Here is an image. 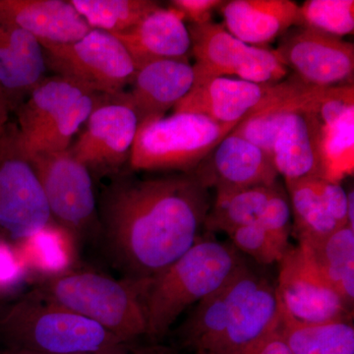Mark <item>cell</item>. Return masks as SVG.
<instances>
[{"mask_svg": "<svg viewBox=\"0 0 354 354\" xmlns=\"http://www.w3.org/2000/svg\"><path fill=\"white\" fill-rule=\"evenodd\" d=\"M209 208L193 174L118 176L102 193L100 232L125 279L150 281L199 241Z\"/></svg>", "mask_w": 354, "mask_h": 354, "instance_id": "1", "label": "cell"}, {"mask_svg": "<svg viewBox=\"0 0 354 354\" xmlns=\"http://www.w3.org/2000/svg\"><path fill=\"white\" fill-rule=\"evenodd\" d=\"M0 342L28 354L97 353L129 344L35 288L0 304Z\"/></svg>", "mask_w": 354, "mask_h": 354, "instance_id": "2", "label": "cell"}, {"mask_svg": "<svg viewBox=\"0 0 354 354\" xmlns=\"http://www.w3.org/2000/svg\"><path fill=\"white\" fill-rule=\"evenodd\" d=\"M244 261L232 244L200 237L187 252L149 281L147 335L164 337L186 309L218 290Z\"/></svg>", "mask_w": 354, "mask_h": 354, "instance_id": "3", "label": "cell"}, {"mask_svg": "<svg viewBox=\"0 0 354 354\" xmlns=\"http://www.w3.org/2000/svg\"><path fill=\"white\" fill-rule=\"evenodd\" d=\"M149 281L114 279L92 271L48 274L35 290L65 308L94 321L124 342L147 335L145 295Z\"/></svg>", "mask_w": 354, "mask_h": 354, "instance_id": "4", "label": "cell"}, {"mask_svg": "<svg viewBox=\"0 0 354 354\" xmlns=\"http://www.w3.org/2000/svg\"><path fill=\"white\" fill-rule=\"evenodd\" d=\"M234 128L187 113L143 121L133 144L130 167L134 171L192 174Z\"/></svg>", "mask_w": 354, "mask_h": 354, "instance_id": "5", "label": "cell"}, {"mask_svg": "<svg viewBox=\"0 0 354 354\" xmlns=\"http://www.w3.org/2000/svg\"><path fill=\"white\" fill-rule=\"evenodd\" d=\"M53 223L38 177L21 148L17 124L9 123L0 137V242L25 244Z\"/></svg>", "mask_w": 354, "mask_h": 354, "instance_id": "6", "label": "cell"}, {"mask_svg": "<svg viewBox=\"0 0 354 354\" xmlns=\"http://www.w3.org/2000/svg\"><path fill=\"white\" fill-rule=\"evenodd\" d=\"M46 68L91 94L113 95L131 85L136 65L122 43L109 32L91 30L66 44L44 46Z\"/></svg>", "mask_w": 354, "mask_h": 354, "instance_id": "7", "label": "cell"}, {"mask_svg": "<svg viewBox=\"0 0 354 354\" xmlns=\"http://www.w3.org/2000/svg\"><path fill=\"white\" fill-rule=\"evenodd\" d=\"M48 202L51 220L72 237L100 230L94 183L87 167L68 150L28 157Z\"/></svg>", "mask_w": 354, "mask_h": 354, "instance_id": "8", "label": "cell"}, {"mask_svg": "<svg viewBox=\"0 0 354 354\" xmlns=\"http://www.w3.org/2000/svg\"><path fill=\"white\" fill-rule=\"evenodd\" d=\"M139 124L127 92L102 95L70 153L92 176H118L129 162Z\"/></svg>", "mask_w": 354, "mask_h": 354, "instance_id": "9", "label": "cell"}, {"mask_svg": "<svg viewBox=\"0 0 354 354\" xmlns=\"http://www.w3.org/2000/svg\"><path fill=\"white\" fill-rule=\"evenodd\" d=\"M188 30L198 75L236 76L260 84L279 83L288 76V69L276 50L249 46L223 25L209 22L190 25Z\"/></svg>", "mask_w": 354, "mask_h": 354, "instance_id": "10", "label": "cell"}, {"mask_svg": "<svg viewBox=\"0 0 354 354\" xmlns=\"http://www.w3.org/2000/svg\"><path fill=\"white\" fill-rule=\"evenodd\" d=\"M279 264L277 293L286 313L304 322L351 321V307L325 278L308 247L290 246Z\"/></svg>", "mask_w": 354, "mask_h": 354, "instance_id": "11", "label": "cell"}, {"mask_svg": "<svg viewBox=\"0 0 354 354\" xmlns=\"http://www.w3.org/2000/svg\"><path fill=\"white\" fill-rule=\"evenodd\" d=\"M274 50L286 68L311 87L353 84L354 46L342 38L298 26L279 38Z\"/></svg>", "mask_w": 354, "mask_h": 354, "instance_id": "12", "label": "cell"}, {"mask_svg": "<svg viewBox=\"0 0 354 354\" xmlns=\"http://www.w3.org/2000/svg\"><path fill=\"white\" fill-rule=\"evenodd\" d=\"M283 84V80L276 84H260L230 77L197 74L194 87L174 106V113L201 114L220 124L236 127L278 94Z\"/></svg>", "mask_w": 354, "mask_h": 354, "instance_id": "13", "label": "cell"}, {"mask_svg": "<svg viewBox=\"0 0 354 354\" xmlns=\"http://www.w3.org/2000/svg\"><path fill=\"white\" fill-rule=\"evenodd\" d=\"M267 277L244 261L218 290L198 302L179 329L183 346L206 353Z\"/></svg>", "mask_w": 354, "mask_h": 354, "instance_id": "14", "label": "cell"}, {"mask_svg": "<svg viewBox=\"0 0 354 354\" xmlns=\"http://www.w3.org/2000/svg\"><path fill=\"white\" fill-rule=\"evenodd\" d=\"M192 174L207 189L214 187L216 192L272 185L279 176L269 153L232 131Z\"/></svg>", "mask_w": 354, "mask_h": 354, "instance_id": "15", "label": "cell"}, {"mask_svg": "<svg viewBox=\"0 0 354 354\" xmlns=\"http://www.w3.org/2000/svg\"><path fill=\"white\" fill-rule=\"evenodd\" d=\"M196 79L194 65L187 58L155 60L136 70L127 99L140 123L162 118L189 94Z\"/></svg>", "mask_w": 354, "mask_h": 354, "instance_id": "16", "label": "cell"}, {"mask_svg": "<svg viewBox=\"0 0 354 354\" xmlns=\"http://www.w3.org/2000/svg\"><path fill=\"white\" fill-rule=\"evenodd\" d=\"M315 97L288 114L274 137L272 160L286 183L323 177L320 124L310 106Z\"/></svg>", "mask_w": 354, "mask_h": 354, "instance_id": "17", "label": "cell"}, {"mask_svg": "<svg viewBox=\"0 0 354 354\" xmlns=\"http://www.w3.org/2000/svg\"><path fill=\"white\" fill-rule=\"evenodd\" d=\"M0 18L24 30L41 46L73 43L92 30L64 0H0Z\"/></svg>", "mask_w": 354, "mask_h": 354, "instance_id": "18", "label": "cell"}, {"mask_svg": "<svg viewBox=\"0 0 354 354\" xmlns=\"http://www.w3.org/2000/svg\"><path fill=\"white\" fill-rule=\"evenodd\" d=\"M113 36L125 46L137 69L155 60L189 59L192 55L189 30L183 16L171 6L158 7L131 29Z\"/></svg>", "mask_w": 354, "mask_h": 354, "instance_id": "19", "label": "cell"}, {"mask_svg": "<svg viewBox=\"0 0 354 354\" xmlns=\"http://www.w3.org/2000/svg\"><path fill=\"white\" fill-rule=\"evenodd\" d=\"M221 12L232 36L259 48H268L299 23V6L291 0H230Z\"/></svg>", "mask_w": 354, "mask_h": 354, "instance_id": "20", "label": "cell"}, {"mask_svg": "<svg viewBox=\"0 0 354 354\" xmlns=\"http://www.w3.org/2000/svg\"><path fill=\"white\" fill-rule=\"evenodd\" d=\"M281 305L269 277L242 305L206 354H246L279 329Z\"/></svg>", "mask_w": 354, "mask_h": 354, "instance_id": "21", "label": "cell"}, {"mask_svg": "<svg viewBox=\"0 0 354 354\" xmlns=\"http://www.w3.org/2000/svg\"><path fill=\"white\" fill-rule=\"evenodd\" d=\"M46 70L41 44L24 30L0 18V86L12 111L43 80Z\"/></svg>", "mask_w": 354, "mask_h": 354, "instance_id": "22", "label": "cell"}, {"mask_svg": "<svg viewBox=\"0 0 354 354\" xmlns=\"http://www.w3.org/2000/svg\"><path fill=\"white\" fill-rule=\"evenodd\" d=\"M321 88L306 85L297 76L283 80L278 94L247 116L232 132L263 149L272 157L274 137L286 116L311 101Z\"/></svg>", "mask_w": 354, "mask_h": 354, "instance_id": "23", "label": "cell"}, {"mask_svg": "<svg viewBox=\"0 0 354 354\" xmlns=\"http://www.w3.org/2000/svg\"><path fill=\"white\" fill-rule=\"evenodd\" d=\"M279 330L291 354H354L351 321L304 322L281 308Z\"/></svg>", "mask_w": 354, "mask_h": 354, "instance_id": "24", "label": "cell"}, {"mask_svg": "<svg viewBox=\"0 0 354 354\" xmlns=\"http://www.w3.org/2000/svg\"><path fill=\"white\" fill-rule=\"evenodd\" d=\"M279 183L216 192L204 227L209 232L230 234L259 220Z\"/></svg>", "mask_w": 354, "mask_h": 354, "instance_id": "25", "label": "cell"}, {"mask_svg": "<svg viewBox=\"0 0 354 354\" xmlns=\"http://www.w3.org/2000/svg\"><path fill=\"white\" fill-rule=\"evenodd\" d=\"M85 94L91 93L64 77H44L16 109L19 138H29L69 102Z\"/></svg>", "mask_w": 354, "mask_h": 354, "instance_id": "26", "label": "cell"}, {"mask_svg": "<svg viewBox=\"0 0 354 354\" xmlns=\"http://www.w3.org/2000/svg\"><path fill=\"white\" fill-rule=\"evenodd\" d=\"M304 244V243H300ZM317 265L351 308L354 300V228H339L315 244L307 245Z\"/></svg>", "mask_w": 354, "mask_h": 354, "instance_id": "27", "label": "cell"}, {"mask_svg": "<svg viewBox=\"0 0 354 354\" xmlns=\"http://www.w3.org/2000/svg\"><path fill=\"white\" fill-rule=\"evenodd\" d=\"M102 95L85 94L77 97L53 116L41 129L25 140L19 138L27 157L36 153H55L68 150L72 139L85 125Z\"/></svg>", "mask_w": 354, "mask_h": 354, "instance_id": "28", "label": "cell"}, {"mask_svg": "<svg viewBox=\"0 0 354 354\" xmlns=\"http://www.w3.org/2000/svg\"><path fill=\"white\" fill-rule=\"evenodd\" d=\"M93 30L120 34L160 7L153 0H69Z\"/></svg>", "mask_w": 354, "mask_h": 354, "instance_id": "29", "label": "cell"}, {"mask_svg": "<svg viewBox=\"0 0 354 354\" xmlns=\"http://www.w3.org/2000/svg\"><path fill=\"white\" fill-rule=\"evenodd\" d=\"M286 184L299 243L315 244L341 228L324 207L309 179Z\"/></svg>", "mask_w": 354, "mask_h": 354, "instance_id": "30", "label": "cell"}, {"mask_svg": "<svg viewBox=\"0 0 354 354\" xmlns=\"http://www.w3.org/2000/svg\"><path fill=\"white\" fill-rule=\"evenodd\" d=\"M323 178L341 183L354 169V109L320 127Z\"/></svg>", "mask_w": 354, "mask_h": 354, "instance_id": "31", "label": "cell"}, {"mask_svg": "<svg viewBox=\"0 0 354 354\" xmlns=\"http://www.w3.org/2000/svg\"><path fill=\"white\" fill-rule=\"evenodd\" d=\"M297 26L342 38L354 31L353 0H308L299 6Z\"/></svg>", "mask_w": 354, "mask_h": 354, "instance_id": "32", "label": "cell"}, {"mask_svg": "<svg viewBox=\"0 0 354 354\" xmlns=\"http://www.w3.org/2000/svg\"><path fill=\"white\" fill-rule=\"evenodd\" d=\"M227 235L239 252L247 254L260 265L279 263L290 247L272 236L257 223L237 228Z\"/></svg>", "mask_w": 354, "mask_h": 354, "instance_id": "33", "label": "cell"}, {"mask_svg": "<svg viewBox=\"0 0 354 354\" xmlns=\"http://www.w3.org/2000/svg\"><path fill=\"white\" fill-rule=\"evenodd\" d=\"M310 106L320 127L334 122L354 109L353 84L321 88Z\"/></svg>", "mask_w": 354, "mask_h": 354, "instance_id": "34", "label": "cell"}, {"mask_svg": "<svg viewBox=\"0 0 354 354\" xmlns=\"http://www.w3.org/2000/svg\"><path fill=\"white\" fill-rule=\"evenodd\" d=\"M290 216V200L286 191L279 184L259 220L256 223H259L261 227L279 241L290 244L288 239L291 232Z\"/></svg>", "mask_w": 354, "mask_h": 354, "instance_id": "35", "label": "cell"}, {"mask_svg": "<svg viewBox=\"0 0 354 354\" xmlns=\"http://www.w3.org/2000/svg\"><path fill=\"white\" fill-rule=\"evenodd\" d=\"M309 181L324 207L337 225L341 227L348 225V192L342 187L341 183H332L323 177L309 179Z\"/></svg>", "mask_w": 354, "mask_h": 354, "instance_id": "36", "label": "cell"}, {"mask_svg": "<svg viewBox=\"0 0 354 354\" xmlns=\"http://www.w3.org/2000/svg\"><path fill=\"white\" fill-rule=\"evenodd\" d=\"M221 0H172L169 6L180 14L183 20L191 25H203L212 22V14L216 7L223 6Z\"/></svg>", "mask_w": 354, "mask_h": 354, "instance_id": "37", "label": "cell"}, {"mask_svg": "<svg viewBox=\"0 0 354 354\" xmlns=\"http://www.w3.org/2000/svg\"><path fill=\"white\" fill-rule=\"evenodd\" d=\"M9 245L0 242V297L6 295L12 286L20 281L23 272L20 267L11 265V254Z\"/></svg>", "mask_w": 354, "mask_h": 354, "instance_id": "38", "label": "cell"}, {"mask_svg": "<svg viewBox=\"0 0 354 354\" xmlns=\"http://www.w3.org/2000/svg\"><path fill=\"white\" fill-rule=\"evenodd\" d=\"M246 354H291L279 329Z\"/></svg>", "mask_w": 354, "mask_h": 354, "instance_id": "39", "label": "cell"}, {"mask_svg": "<svg viewBox=\"0 0 354 354\" xmlns=\"http://www.w3.org/2000/svg\"><path fill=\"white\" fill-rule=\"evenodd\" d=\"M20 354H28L20 353ZM90 354H167L164 349L158 348H136L133 346L131 342L123 344L120 348L113 349V351H102V353H90Z\"/></svg>", "mask_w": 354, "mask_h": 354, "instance_id": "40", "label": "cell"}, {"mask_svg": "<svg viewBox=\"0 0 354 354\" xmlns=\"http://www.w3.org/2000/svg\"><path fill=\"white\" fill-rule=\"evenodd\" d=\"M12 111L10 102L7 97L6 91L0 86V137L6 132L9 123V114Z\"/></svg>", "mask_w": 354, "mask_h": 354, "instance_id": "41", "label": "cell"}, {"mask_svg": "<svg viewBox=\"0 0 354 354\" xmlns=\"http://www.w3.org/2000/svg\"><path fill=\"white\" fill-rule=\"evenodd\" d=\"M353 190L348 192V223L351 227L354 228V218H353Z\"/></svg>", "mask_w": 354, "mask_h": 354, "instance_id": "42", "label": "cell"}, {"mask_svg": "<svg viewBox=\"0 0 354 354\" xmlns=\"http://www.w3.org/2000/svg\"><path fill=\"white\" fill-rule=\"evenodd\" d=\"M0 354H20L18 351H12V349L9 348H2L0 351Z\"/></svg>", "mask_w": 354, "mask_h": 354, "instance_id": "43", "label": "cell"}, {"mask_svg": "<svg viewBox=\"0 0 354 354\" xmlns=\"http://www.w3.org/2000/svg\"><path fill=\"white\" fill-rule=\"evenodd\" d=\"M196 354H206V353H202V351H197Z\"/></svg>", "mask_w": 354, "mask_h": 354, "instance_id": "44", "label": "cell"}]
</instances>
